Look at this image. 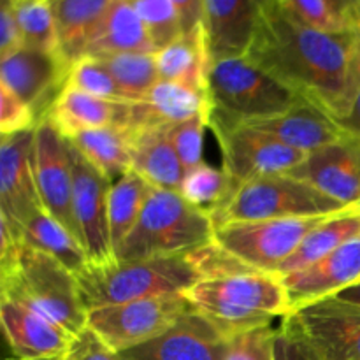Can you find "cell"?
<instances>
[{
  "mask_svg": "<svg viewBox=\"0 0 360 360\" xmlns=\"http://www.w3.org/2000/svg\"><path fill=\"white\" fill-rule=\"evenodd\" d=\"M23 48L20 25L14 14L13 2L2 0V13H0V58L9 56Z\"/></svg>",
  "mask_w": 360,
  "mask_h": 360,
  "instance_id": "cell-42",
  "label": "cell"
},
{
  "mask_svg": "<svg viewBox=\"0 0 360 360\" xmlns=\"http://www.w3.org/2000/svg\"><path fill=\"white\" fill-rule=\"evenodd\" d=\"M132 115L134 102L95 97V95L65 84L44 120H48L58 130L60 136L70 139L84 130L104 129V127H130Z\"/></svg>",
  "mask_w": 360,
  "mask_h": 360,
  "instance_id": "cell-21",
  "label": "cell"
},
{
  "mask_svg": "<svg viewBox=\"0 0 360 360\" xmlns=\"http://www.w3.org/2000/svg\"><path fill=\"white\" fill-rule=\"evenodd\" d=\"M74 172V213L79 227L81 243L90 264L115 262L108 218V195L111 181L101 174L69 143Z\"/></svg>",
  "mask_w": 360,
  "mask_h": 360,
  "instance_id": "cell-13",
  "label": "cell"
},
{
  "mask_svg": "<svg viewBox=\"0 0 360 360\" xmlns=\"http://www.w3.org/2000/svg\"><path fill=\"white\" fill-rule=\"evenodd\" d=\"M192 309L185 294L137 299L90 309L86 327L105 347L122 354L160 336Z\"/></svg>",
  "mask_w": 360,
  "mask_h": 360,
  "instance_id": "cell-10",
  "label": "cell"
},
{
  "mask_svg": "<svg viewBox=\"0 0 360 360\" xmlns=\"http://www.w3.org/2000/svg\"><path fill=\"white\" fill-rule=\"evenodd\" d=\"M160 79L186 84L210 94L211 55L202 23L183 32L176 41L155 53Z\"/></svg>",
  "mask_w": 360,
  "mask_h": 360,
  "instance_id": "cell-26",
  "label": "cell"
},
{
  "mask_svg": "<svg viewBox=\"0 0 360 360\" xmlns=\"http://www.w3.org/2000/svg\"><path fill=\"white\" fill-rule=\"evenodd\" d=\"M360 238V206L347 207L343 211L330 214L326 221L319 225L308 238L304 239L297 252L288 257L276 269V276L301 271L311 266L316 260L323 259L329 253L336 252L341 246Z\"/></svg>",
  "mask_w": 360,
  "mask_h": 360,
  "instance_id": "cell-28",
  "label": "cell"
},
{
  "mask_svg": "<svg viewBox=\"0 0 360 360\" xmlns=\"http://www.w3.org/2000/svg\"><path fill=\"white\" fill-rule=\"evenodd\" d=\"M143 20L155 49H162L183 34L179 11L172 0H130Z\"/></svg>",
  "mask_w": 360,
  "mask_h": 360,
  "instance_id": "cell-36",
  "label": "cell"
},
{
  "mask_svg": "<svg viewBox=\"0 0 360 360\" xmlns=\"http://www.w3.org/2000/svg\"><path fill=\"white\" fill-rule=\"evenodd\" d=\"M69 70L60 56L21 48L0 58V84L27 102L41 123L65 88Z\"/></svg>",
  "mask_w": 360,
  "mask_h": 360,
  "instance_id": "cell-14",
  "label": "cell"
},
{
  "mask_svg": "<svg viewBox=\"0 0 360 360\" xmlns=\"http://www.w3.org/2000/svg\"><path fill=\"white\" fill-rule=\"evenodd\" d=\"M262 20L257 0H202V27L211 62L246 56Z\"/></svg>",
  "mask_w": 360,
  "mask_h": 360,
  "instance_id": "cell-18",
  "label": "cell"
},
{
  "mask_svg": "<svg viewBox=\"0 0 360 360\" xmlns=\"http://www.w3.org/2000/svg\"><path fill=\"white\" fill-rule=\"evenodd\" d=\"M211 98L207 91L195 90L186 84L160 79L141 101L134 102L132 129L151 123H178L211 112Z\"/></svg>",
  "mask_w": 360,
  "mask_h": 360,
  "instance_id": "cell-24",
  "label": "cell"
},
{
  "mask_svg": "<svg viewBox=\"0 0 360 360\" xmlns=\"http://www.w3.org/2000/svg\"><path fill=\"white\" fill-rule=\"evenodd\" d=\"M116 0H51L58 30L60 56L69 67L83 58Z\"/></svg>",
  "mask_w": 360,
  "mask_h": 360,
  "instance_id": "cell-25",
  "label": "cell"
},
{
  "mask_svg": "<svg viewBox=\"0 0 360 360\" xmlns=\"http://www.w3.org/2000/svg\"><path fill=\"white\" fill-rule=\"evenodd\" d=\"M211 112L171 127V139L185 172L204 164V137L210 129Z\"/></svg>",
  "mask_w": 360,
  "mask_h": 360,
  "instance_id": "cell-38",
  "label": "cell"
},
{
  "mask_svg": "<svg viewBox=\"0 0 360 360\" xmlns=\"http://www.w3.org/2000/svg\"><path fill=\"white\" fill-rule=\"evenodd\" d=\"M35 129L0 141V211L18 225L44 210L34 174Z\"/></svg>",
  "mask_w": 360,
  "mask_h": 360,
  "instance_id": "cell-16",
  "label": "cell"
},
{
  "mask_svg": "<svg viewBox=\"0 0 360 360\" xmlns=\"http://www.w3.org/2000/svg\"><path fill=\"white\" fill-rule=\"evenodd\" d=\"M338 125H340L347 134L360 137V76H359L357 90H355V95H354V101H352V105H350V111L347 112V116L338 120Z\"/></svg>",
  "mask_w": 360,
  "mask_h": 360,
  "instance_id": "cell-45",
  "label": "cell"
},
{
  "mask_svg": "<svg viewBox=\"0 0 360 360\" xmlns=\"http://www.w3.org/2000/svg\"><path fill=\"white\" fill-rule=\"evenodd\" d=\"M292 309L333 297L360 281V238L301 271L281 276Z\"/></svg>",
  "mask_w": 360,
  "mask_h": 360,
  "instance_id": "cell-19",
  "label": "cell"
},
{
  "mask_svg": "<svg viewBox=\"0 0 360 360\" xmlns=\"http://www.w3.org/2000/svg\"><path fill=\"white\" fill-rule=\"evenodd\" d=\"M153 188L155 186L132 169L118 181L111 183L108 195V218L115 252L139 221Z\"/></svg>",
  "mask_w": 360,
  "mask_h": 360,
  "instance_id": "cell-31",
  "label": "cell"
},
{
  "mask_svg": "<svg viewBox=\"0 0 360 360\" xmlns=\"http://www.w3.org/2000/svg\"><path fill=\"white\" fill-rule=\"evenodd\" d=\"M281 329L313 360H360V308L333 297L292 309Z\"/></svg>",
  "mask_w": 360,
  "mask_h": 360,
  "instance_id": "cell-9",
  "label": "cell"
},
{
  "mask_svg": "<svg viewBox=\"0 0 360 360\" xmlns=\"http://www.w3.org/2000/svg\"><path fill=\"white\" fill-rule=\"evenodd\" d=\"M274 360H313L299 341L283 329H276L274 336Z\"/></svg>",
  "mask_w": 360,
  "mask_h": 360,
  "instance_id": "cell-43",
  "label": "cell"
},
{
  "mask_svg": "<svg viewBox=\"0 0 360 360\" xmlns=\"http://www.w3.org/2000/svg\"><path fill=\"white\" fill-rule=\"evenodd\" d=\"M276 6L295 21L316 30L343 32L360 25H352L343 20L329 0H278Z\"/></svg>",
  "mask_w": 360,
  "mask_h": 360,
  "instance_id": "cell-37",
  "label": "cell"
},
{
  "mask_svg": "<svg viewBox=\"0 0 360 360\" xmlns=\"http://www.w3.org/2000/svg\"><path fill=\"white\" fill-rule=\"evenodd\" d=\"M2 299L20 302L77 336L86 329L88 309L81 297L76 274L48 253L21 248L9 273L0 274Z\"/></svg>",
  "mask_w": 360,
  "mask_h": 360,
  "instance_id": "cell-5",
  "label": "cell"
},
{
  "mask_svg": "<svg viewBox=\"0 0 360 360\" xmlns=\"http://www.w3.org/2000/svg\"><path fill=\"white\" fill-rule=\"evenodd\" d=\"M333 299L341 302H347V304H354L360 308V281L359 283L352 285V287L343 288L341 292H338L336 295H333Z\"/></svg>",
  "mask_w": 360,
  "mask_h": 360,
  "instance_id": "cell-47",
  "label": "cell"
},
{
  "mask_svg": "<svg viewBox=\"0 0 360 360\" xmlns=\"http://www.w3.org/2000/svg\"><path fill=\"white\" fill-rule=\"evenodd\" d=\"M20 232L28 246L51 255L74 274L83 271L90 262L83 245L46 210L21 224Z\"/></svg>",
  "mask_w": 360,
  "mask_h": 360,
  "instance_id": "cell-30",
  "label": "cell"
},
{
  "mask_svg": "<svg viewBox=\"0 0 360 360\" xmlns=\"http://www.w3.org/2000/svg\"><path fill=\"white\" fill-rule=\"evenodd\" d=\"M116 53H157L143 20L130 0H116L88 44L84 56Z\"/></svg>",
  "mask_w": 360,
  "mask_h": 360,
  "instance_id": "cell-29",
  "label": "cell"
},
{
  "mask_svg": "<svg viewBox=\"0 0 360 360\" xmlns=\"http://www.w3.org/2000/svg\"><path fill=\"white\" fill-rule=\"evenodd\" d=\"M67 141L111 183L132 169L134 129L130 127L84 130Z\"/></svg>",
  "mask_w": 360,
  "mask_h": 360,
  "instance_id": "cell-27",
  "label": "cell"
},
{
  "mask_svg": "<svg viewBox=\"0 0 360 360\" xmlns=\"http://www.w3.org/2000/svg\"><path fill=\"white\" fill-rule=\"evenodd\" d=\"M274 336L276 329L267 326L229 338L221 360H274Z\"/></svg>",
  "mask_w": 360,
  "mask_h": 360,
  "instance_id": "cell-39",
  "label": "cell"
},
{
  "mask_svg": "<svg viewBox=\"0 0 360 360\" xmlns=\"http://www.w3.org/2000/svg\"><path fill=\"white\" fill-rule=\"evenodd\" d=\"M86 309L123 304L137 299L186 294L206 280V271L195 252L188 255L153 257L129 262L86 264L76 274Z\"/></svg>",
  "mask_w": 360,
  "mask_h": 360,
  "instance_id": "cell-3",
  "label": "cell"
},
{
  "mask_svg": "<svg viewBox=\"0 0 360 360\" xmlns=\"http://www.w3.org/2000/svg\"><path fill=\"white\" fill-rule=\"evenodd\" d=\"M329 2L336 9V13L348 23H360V0H329Z\"/></svg>",
  "mask_w": 360,
  "mask_h": 360,
  "instance_id": "cell-46",
  "label": "cell"
},
{
  "mask_svg": "<svg viewBox=\"0 0 360 360\" xmlns=\"http://www.w3.org/2000/svg\"><path fill=\"white\" fill-rule=\"evenodd\" d=\"M171 127L151 123L134 129L132 171L143 176L155 188L178 192L185 167L172 144Z\"/></svg>",
  "mask_w": 360,
  "mask_h": 360,
  "instance_id": "cell-23",
  "label": "cell"
},
{
  "mask_svg": "<svg viewBox=\"0 0 360 360\" xmlns=\"http://www.w3.org/2000/svg\"><path fill=\"white\" fill-rule=\"evenodd\" d=\"M329 217L330 214L236 221L214 227L213 241L238 262L252 269L274 274L288 257L297 252L304 239Z\"/></svg>",
  "mask_w": 360,
  "mask_h": 360,
  "instance_id": "cell-8",
  "label": "cell"
},
{
  "mask_svg": "<svg viewBox=\"0 0 360 360\" xmlns=\"http://www.w3.org/2000/svg\"><path fill=\"white\" fill-rule=\"evenodd\" d=\"M207 86L211 112L236 123L269 118L304 102L246 56L211 63Z\"/></svg>",
  "mask_w": 360,
  "mask_h": 360,
  "instance_id": "cell-6",
  "label": "cell"
},
{
  "mask_svg": "<svg viewBox=\"0 0 360 360\" xmlns=\"http://www.w3.org/2000/svg\"><path fill=\"white\" fill-rule=\"evenodd\" d=\"M211 217L186 202L176 190L153 188L134 231L115 252L116 260L188 255L213 243Z\"/></svg>",
  "mask_w": 360,
  "mask_h": 360,
  "instance_id": "cell-4",
  "label": "cell"
},
{
  "mask_svg": "<svg viewBox=\"0 0 360 360\" xmlns=\"http://www.w3.org/2000/svg\"><path fill=\"white\" fill-rule=\"evenodd\" d=\"M288 176L315 186L343 206H360V137L341 139L308 153Z\"/></svg>",
  "mask_w": 360,
  "mask_h": 360,
  "instance_id": "cell-15",
  "label": "cell"
},
{
  "mask_svg": "<svg viewBox=\"0 0 360 360\" xmlns=\"http://www.w3.org/2000/svg\"><path fill=\"white\" fill-rule=\"evenodd\" d=\"M11 2L23 37V48L60 56L58 30H56L51 0H11Z\"/></svg>",
  "mask_w": 360,
  "mask_h": 360,
  "instance_id": "cell-33",
  "label": "cell"
},
{
  "mask_svg": "<svg viewBox=\"0 0 360 360\" xmlns=\"http://www.w3.org/2000/svg\"><path fill=\"white\" fill-rule=\"evenodd\" d=\"M181 16L183 30L188 32L202 23V0H172Z\"/></svg>",
  "mask_w": 360,
  "mask_h": 360,
  "instance_id": "cell-44",
  "label": "cell"
},
{
  "mask_svg": "<svg viewBox=\"0 0 360 360\" xmlns=\"http://www.w3.org/2000/svg\"><path fill=\"white\" fill-rule=\"evenodd\" d=\"M39 125L34 109L13 94L9 88L0 84V132L2 136L25 132Z\"/></svg>",
  "mask_w": 360,
  "mask_h": 360,
  "instance_id": "cell-40",
  "label": "cell"
},
{
  "mask_svg": "<svg viewBox=\"0 0 360 360\" xmlns=\"http://www.w3.org/2000/svg\"><path fill=\"white\" fill-rule=\"evenodd\" d=\"M225 340L195 308L148 343L122 352L123 360H221Z\"/></svg>",
  "mask_w": 360,
  "mask_h": 360,
  "instance_id": "cell-17",
  "label": "cell"
},
{
  "mask_svg": "<svg viewBox=\"0 0 360 360\" xmlns=\"http://www.w3.org/2000/svg\"><path fill=\"white\" fill-rule=\"evenodd\" d=\"M185 295L225 340L271 326L292 311L281 278L252 267L206 278Z\"/></svg>",
  "mask_w": 360,
  "mask_h": 360,
  "instance_id": "cell-2",
  "label": "cell"
},
{
  "mask_svg": "<svg viewBox=\"0 0 360 360\" xmlns=\"http://www.w3.org/2000/svg\"><path fill=\"white\" fill-rule=\"evenodd\" d=\"M132 102L141 101L160 81L155 53H116L97 56Z\"/></svg>",
  "mask_w": 360,
  "mask_h": 360,
  "instance_id": "cell-34",
  "label": "cell"
},
{
  "mask_svg": "<svg viewBox=\"0 0 360 360\" xmlns=\"http://www.w3.org/2000/svg\"><path fill=\"white\" fill-rule=\"evenodd\" d=\"M63 360H123L122 355L105 347L101 338L86 329L76 336Z\"/></svg>",
  "mask_w": 360,
  "mask_h": 360,
  "instance_id": "cell-41",
  "label": "cell"
},
{
  "mask_svg": "<svg viewBox=\"0 0 360 360\" xmlns=\"http://www.w3.org/2000/svg\"><path fill=\"white\" fill-rule=\"evenodd\" d=\"M347 207L315 186L281 174L241 183L210 217L214 227H220L236 221L323 217Z\"/></svg>",
  "mask_w": 360,
  "mask_h": 360,
  "instance_id": "cell-7",
  "label": "cell"
},
{
  "mask_svg": "<svg viewBox=\"0 0 360 360\" xmlns=\"http://www.w3.org/2000/svg\"><path fill=\"white\" fill-rule=\"evenodd\" d=\"M67 84L81 91H86L90 95H95V97L132 102L129 95L122 90L115 76L109 72L104 62L97 56H83L77 62H74L69 70Z\"/></svg>",
  "mask_w": 360,
  "mask_h": 360,
  "instance_id": "cell-35",
  "label": "cell"
},
{
  "mask_svg": "<svg viewBox=\"0 0 360 360\" xmlns=\"http://www.w3.org/2000/svg\"><path fill=\"white\" fill-rule=\"evenodd\" d=\"M260 6V9H262V13H266V11L273 9V7H276V2L278 0H257Z\"/></svg>",
  "mask_w": 360,
  "mask_h": 360,
  "instance_id": "cell-48",
  "label": "cell"
},
{
  "mask_svg": "<svg viewBox=\"0 0 360 360\" xmlns=\"http://www.w3.org/2000/svg\"><path fill=\"white\" fill-rule=\"evenodd\" d=\"M34 174L44 210L81 243L74 213V172L69 141L60 136L48 120H42L35 127Z\"/></svg>",
  "mask_w": 360,
  "mask_h": 360,
  "instance_id": "cell-12",
  "label": "cell"
},
{
  "mask_svg": "<svg viewBox=\"0 0 360 360\" xmlns=\"http://www.w3.org/2000/svg\"><path fill=\"white\" fill-rule=\"evenodd\" d=\"M238 185L224 169L211 167L204 162L185 172L178 192L193 207L211 214L232 195Z\"/></svg>",
  "mask_w": 360,
  "mask_h": 360,
  "instance_id": "cell-32",
  "label": "cell"
},
{
  "mask_svg": "<svg viewBox=\"0 0 360 360\" xmlns=\"http://www.w3.org/2000/svg\"><path fill=\"white\" fill-rule=\"evenodd\" d=\"M210 129L220 144L221 169L239 185L267 176L290 174L308 157L304 151L295 150L262 130L229 122L213 112Z\"/></svg>",
  "mask_w": 360,
  "mask_h": 360,
  "instance_id": "cell-11",
  "label": "cell"
},
{
  "mask_svg": "<svg viewBox=\"0 0 360 360\" xmlns=\"http://www.w3.org/2000/svg\"><path fill=\"white\" fill-rule=\"evenodd\" d=\"M243 125L262 130V132L276 137L281 143L304 151V153H313V151L341 139L347 134L338 125L333 116L306 101L299 102L294 108L287 109L280 115L245 122Z\"/></svg>",
  "mask_w": 360,
  "mask_h": 360,
  "instance_id": "cell-22",
  "label": "cell"
},
{
  "mask_svg": "<svg viewBox=\"0 0 360 360\" xmlns=\"http://www.w3.org/2000/svg\"><path fill=\"white\" fill-rule=\"evenodd\" d=\"M246 58L334 120L350 111L360 76V25L343 32L306 27L280 7L262 13Z\"/></svg>",
  "mask_w": 360,
  "mask_h": 360,
  "instance_id": "cell-1",
  "label": "cell"
},
{
  "mask_svg": "<svg viewBox=\"0 0 360 360\" xmlns=\"http://www.w3.org/2000/svg\"><path fill=\"white\" fill-rule=\"evenodd\" d=\"M0 320L11 350L25 360L65 357L76 340L65 327L9 299L0 302Z\"/></svg>",
  "mask_w": 360,
  "mask_h": 360,
  "instance_id": "cell-20",
  "label": "cell"
},
{
  "mask_svg": "<svg viewBox=\"0 0 360 360\" xmlns=\"http://www.w3.org/2000/svg\"><path fill=\"white\" fill-rule=\"evenodd\" d=\"M7 360H25L20 357H14V359H7ZM37 360H63V357H51V359H37Z\"/></svg>",
  "mask_w": 360,
  "mask_h": 360,
  "instance_id": "cell-49",
  "label": "cell"
}]
</instances>
